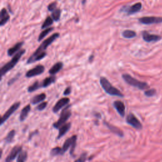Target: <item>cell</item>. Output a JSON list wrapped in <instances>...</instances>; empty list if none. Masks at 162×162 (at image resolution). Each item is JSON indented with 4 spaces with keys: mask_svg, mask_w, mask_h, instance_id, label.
I'll list each match as a JSON object with an SVG mask.
<instances>
[{
    "mask_svg": "<svg viewBox=\"0 0 162 162\" xmlns=\"http://www.w3.org/2000/svg\"><path fill=\"white\" fill-rule=\"evenodd\" d=\"M41 87H42L41 83L39 82L38 81H36L33 84H32L31 86H30L27 88V91L29 92H32L34 91L39 89V88Z\"/></svg>",
    "mask_w": 162,
    "mask_h": 162,
    "instance_id": "25",
    "label": "cell"
},
{
    "mask_svg": "<svg viewBox=\"0 0 162 162\" xmlns=\"http://www.w3.org/2000/svg\"><path fill=\"white\" fill-rule=\"evenodd\" d=\"M72 91V88L71 87H67L66 89H65L64 92H63V95L64 96H68V95H69L70 93H71V91Z\"/></svg>",
    "mask_w": 162,
    "mask_h": 162,
    "instance_id": "37",
    "label": "cell"
},
{
    "mask_svg": "<svg viewBox=\"0 0 162 162\" xmlns=\"http://www.w3.org/2000/svg\"><path fill=\"white\" fill-rule=\"evenodd\" d=\"M63 66V63L61 62L56 63L55 64L50 68V70H49V73L52 76L56 74L58 72H59L62 69Z\"/></svg>",
    "mask_w": 162,
    "mask_h": 162,
    "instance_id": "18",
    "label": "cell"
},
{
    "mask_svg": "<svg viewBox=\"0 0 162 162\" xmlns=\"http://www.w3.org/2000/svg\"><path fill=\"white\" fill-rule=\"evenodd\" d=\"M59 36H60V34L56 32V33L53 34V35H51L50 37L46 39V40L44 41L41 44V45L39 46V48L35 51V52L32 54V56H35L43 52H45V51L48 48V47L50 45H51V44L55 41L57 38L59 37Z\"/></svg>",
    "mask_w": 162,
    "mask_h": 162,
    "instance_id": "4",
    "label": "cell"
},
{
    "mask_svg": "<svg viewBox=\"0 0 162 162\" xmlns=\"http://www.w3.org/2000/svg\"><path fill=\"white\" fill-rule=\"evenodd\" d=\"M15 135V130H12L8 132V134H7V137L4 139V141H5L6 143L9 144L12 143V141H13Z\"/></svg>",
    "mask_w": 162,
    "mask_h": 162,
    "instance_id": "27",
    "label": "cell"
},
{
    "mask_svg": "<svg viewBox=\"0 0 162 162\" xmlns=\"http://www.w3.org/2000/svg\"><path fill=\"white\" fill-rule=\"evenodd\" d=\"M93 115H94V116L96 118V119H101V115L100 114V113L95 112L94 114H93Z\"/></svg>",
    "mask_w": 162,
    "mask_h": 162,
    "instance_id": "38",
    "label": "cell"
},
{
    "mask_svg": "<svg viewBox=\"0 0 162 162\" xmlns=\"http://www.w3.org/2000/svg\"><path fill=\"white\" fill-rule=\"evenodd\" d=\"M20 106H21V103L17 102L10 106V108L6 111L5 114L1 117V123H0L1 125H2L4 122H5L9 119L10 117L15 111L17 110H18Z\"/></svg>",
    "mask_w": 162,
    "mask_h": 162,
    "instance_id": "7",
    "label": "cell"
},
{
    "mask_svg": "<svg viewBox=\"0 0 162 162\" xmlns=\"http://www.w3.org/2000/svg\"><path fill=\"white\" fill-rule=\"evenodd\" d=\"M45 68L42 65H38L32 69L28 70L26 73V77L27 78H31L39 75H41L45 72Z\"/></svg>",
    "mask_w": 162,
    "mask_h": 162,
    "instance_id": "8",
    "label": "cell"
},
{
    "mask_svg": "<svg viewBox=\"0 0 162 162\" xmlns=\"http://www.w3.org/2000/svg\"><path fill=\"white\" fill-rule=\"evenodd\" d=\"M22 151V147L20 146H16L13 147V148L10 151V153L8 155L5 159L6 162H10L15 159L19 153Z\"/></svg>",
    "mask_w": 162,
    "mask_h": 162,
    "instance_id": "10",
    "label": "cell"
},
{
    "mask_svg": "<svg viewBox=\"0 0 162 162\" xmlns=\"http://www.w3.org/2000/svg\"><path fill=\"white\" fill-rule=\"evenodd\" d=\"M53 23V19L52 17H48L46 18V19L45 20V21L44 22V23H43V25L41 26V29H47L48 27H50V26H51Z\"/></svg>",
    "mask_w": 162,
    "mask_h": 162,
    "instance_id": "29",
    "label": "cell"
},
{
    "mask_svg": "<svg viewBox=\"0 0 162 162\" xmlns=\"http://www.w3.org/2000/svg\"><path fill=\"white\" fill-rule=\"evenodd\" d=\"M48 105V102H43L41 104H39L37 107L36 110L38 111H43L45 110Z\"/></svg>",
    "mask_w": 162,
    "mask_h": 162,
    "instance_id": "33",
    "label": "cell"
},
{
    "mask_svg": "<svg viewBox=\"0 0 162 162\" xmlns=\"http://www.w3.org/2000/svg\"><path fill=\"white\" fill-rule=\"evenodd\" d=\"M21 73H18L13 78H11L10 80H9V81L8 82V86H11L12 84H13L18 79V78L20 77V76H21Z\"/></svg>",
    "mask_w": 162,
    "mask_h": 162,
    "instance_id": "34",
    "label": "cell"
},
{
    "mask_svg": "<svg viewBox=\"0 0 162 162\" xmlns=\"http://www.w3.org/2000/svg\"><path fill=\"white\" fill-rule=\"evenodd\" d=\"M27 157H28L27 152L26 151H22L18 155V157H17L16 161L17 162L26 161L27 160Z\"/></svg>",
    "mask_w": 162,
    "mask_h": 162,
    "instance_id": "26",
    "label": "cell"
},
{
    "mask_svg": "<svg viewBox=\"0 0 162 162\" xmlns=\"http://www.w3.org/2000/svg\"><path fill=\"white\" fill-rule=\"evenodd\" d=\"M87 153H82L81 155V157L78 159L76 160V161H81V162H83L87 160Z\"/></svg>",
    "mask_w": 162,
    "mask_h": 162,
    "instance_id": "35",
    "label": "cell"
},
{
    "mask_svg": "<svg viewBox=\"0 0 162 162\" xmlns=\"http://www.w3.org/2000/svg\"><path fill=\"white\" fill-rule=\"evenodd\" d=\"M126 122L129 125H131L132 127H134L136 129L141 130L143 128V125H142L140 121L137 119V118L133 114L130 113L126 118Z\"/></svg>",
    "mask_w": 162,
    "mask_h": 162,
    "instance_id": "6",
    "label": "cell"
},
{
    "mask_svg": "<svg viewBox=\"0 0 162 162\" xmlns=\"http://www.w3.org/2000/svg\"><path fill=\"white\" fill-rule=\"evenodd\" d=\"M31 105H28L26 106H25L23 108L22 110L21 115H20V117H19V120L21 122H23L25 120L29 114V112L31 111Z\"/></svg>",
    "mask_w": 162,
    "mask_h": 162,
    "instance_id": "19",
    "label": "cell"
},
{
    "mask_svg": "<svg viewBox=\"0 0 162 162\" xmlns=\"http://www.w3.org/2000/svg\"><path fill=\"white\" fill-rule=\"evenodd\" d=\"M23 44H24V42L23 41L19 42V43H17L16 45H15L13 47L9 48L7 51L8 55L9 56H12L13 55H15V54L18 52L20 50H21L22 46L23 45Z\"/></svg>",
    "mask_w": 162,
    "mask_h": 162,
    "instance_id": "16",
    "label": "cell"
},
{
    "mask_svg": "<svg viewBox=\"0 0 162 162\" xmlns=\"http://www.w3.org/2000/svg\"><path fill=\"white\" fill-rule=\"evenodd\" d=\"M122 35L124 38L132 39L136 36V32L131 30H125L122 33Z\"/></svg>",
    "mask_w": 162,
    "mask_h": 162,
    "instance_id": "24",
    "label": "cell"
},
{
    "mask_svg": "<svg viewBox=\"0 0 162 162\" xmlns=\"http://www.w3.org/2000/svg\"><path fill=\"white\" fill-rule=\"evenodd\" d=\"M103 124L106 126V127L111 132H113V133H114L115 134L119 136L120 137H124V134L123 131H122L120 128H119V127H116V126H115L114 125H112V124L108 123V122H106V121H104Z\"/></svg>",
    "mask_w": 162,
    "mask_h": 162,
    "instance_id": "15",
    "label": "cell"
},
{
    "mask_svg": "<svg viewBox=\"0 0 162 162\" xmlns=\"http://www.w3.org/2000/svg\"><path fill=\"white\" fill-rule=\"evenodd\" d=\"M140 23L145 25H151L154 23H162V17H144L139 19Z\"/></svg>",
    "mask_w": 162,
    "mask_h": 162,
    "instance_id": "9",
    "label": "cell"
},
{
    "mask_svg": "<svg viewBox=\"0 0 162 162\" xmlns=\"http://www.w3.org/2000/svg\"><path fill=\"white\" fill-rule=\"evenodd\" d=\"M71 127V123H66L63 124L62 126H61L59 129V133L58 136L57 137V139H60L61 137H62L63 136H65L67 132L70 130Z\"/></svg>",
    "mask_w": 162,
    "mask_h": 162,
    "instance_id": "17",
    "label": "cell"
},
{
    "mask_svg": "<svg viewBox=\"0 0 162 162\" xmlns=\"http://www.w3.org/2000/svg\"><path fill=\"white\" fill-rule=\"evenodd\" d=\"M113 106L115 108L117 111L122 117H124L125 115V106L121 101H115L113 103Z\"/></svg>",
    "mask_w": 162,
    "mask_h": 162,
    "instance_id": "12",
    "label": "cell"
},
{
    "mask_svg": "<svg viewBox=\"0 0 162 162\" xmlns=\"http://www.w3.org/2000/svg\"><path fill=\"white\" fill-rule=\"evenodd\" d=\"M50 155L52 156H55L57 155H62V148L60 147H55V148H53L50 151Z\"/></svg>",
    "mask_w": 162,
    "mask_h": 162,
    "instance_id": "31",
    "label": "cell"
},
{
    "mask_svg": "<svg viewBox=\"0 0 162 162\" xmlns=\"http://www.w3.org/2000/svg\"><path fill=\"white\" fill-rule=\"evenodd\" d=\"M70 102V99L68 97H63L59 100L55 105L53 108V111L54 113H57L60 111L62 108H63L65 106L67 105L68 103Z\"/></svg>",
    "mask_w": 162,
    "mask_h": 162,
    "instance_id": "11",
    "label": "cell"
},
{
    "mask_svg": "<svg viewBox=\"0 0 162 162\" xmlns=\"http://www.w3.org/2000/svg\"><path fill=\"white\" fill-rule=\"evenodd\" d=\"M53 29H54L53 27L45 29V31H43L40 34H39V37H38V41H41L42 39H43L48 35V34H50L51 31H53Z\"/></svg>",
    "mask_w": 162,
    "mask_h": 162,
    "instance_id": "28",
    "label": "cell"
},
{
    "mask_svg": "<svg viewBox=\"0 0 162 162\" xmlns=\"http://www.w3.org/2000/svg\"><path fill=\"white\" fill-rule=\"evenodd\" d=\"M93 59H94V55H91L89 58V62H92L93 61Z\"/></svg>",
    "mask_w": 162,
    "mask_h": 162,
    "instance_id": "40",
    "label": "cell"
},
{
    "mask_svg": "<svg viewBox=\"0 0 162 162\" xmlns=\"http://www.w3.org/2000/svg\"><path fill=\"white\" fill-rule=\"evenodd\" d=\"M100 82L102 88L108 95L120 97H124V95L122 94L120 91L114 86H113V85L106 78L104 77H101L100 78Z\"/></svg>",
    "mask_w": 162,
    "mask_h": 162,
    "instance_id": "1",
    "label": "cell"
},
{
    "mask_svg": "<svg viewBox=\"0 0 162 162\" xmlns=\"http://www.w3.org/2000/svg\"><path fill=\"white\" fill-rule=\"evenodd\" d=\"M70 106V105H68L66 106L64 109H63L60 114V119H59L55 123H54L53 124L54 128L59 129L61 126H62L63 124H65V122L70 119V117L72 115L71 111L68 110Z\"/></svg>",
    "mask_w": 162,
    "mask_h": 162,
    "instance_id": "5",
    "label": "cell"
},
{
    "mask_svg": "<svg viewBox=\"0 0 162 162\" xmlns=\"http://www.w3.org/2000/svg\"><path fill=\"white\" fill-rule=\"evenodd\" d=\"M142 8V4L141 3H137L134 5L130 7L126 10V12L128 15H132L139 12Z\"/></svg>",
    "mask_w": 162,
    "mask_h": 162,
    "instance_id": "20",
    "label": "cell"
},
{
    "mask_svg": "<svg viewBox=\"0 0 162 162\" xmlns=\"http://www.w3.org/2000/svg\"><path fill=\"white\" fill-rule=\"evenodd\" d=\"M46 95L45 93H41V94L36 95L34 96L32 99L31 100V103L32 105H36L40 103L41 101H43L46 99Z\"/></svg>",
    "mask_w": 162,
    "mask_h": 162,
    "instance_id": "22",
    "label": "cell"
},
{
    "mask_svg": "<svg viewBox=\"0 0 162 162\" xmlns=\"http://www.w3.org/2000/svg\"><path fill=\"white\" fill-rule=\"evenodd\" d=\"M10 16L5 8H3L1 11V21H0V26H3L4 24L9 21Z\"/></svg>",
    "mask_w": 162,
    "mask_h": 162,
    "instance_id": "21",
    "label": "cell"
},
{
    "mask_svg": "<svg viewBox=\"0 0 162 162\" xmlns=\"http://www.w3.org/2000/svg\"><path fill=\"white\" fill-rule=\"evenodd\" d=\"M37 133H38V131H37V130H36V131H34V132H33V133H32L31 134H30V136H29V140H30V139H31V138H32V136H33L34 134H37Z\"/></svg>",
    "mask_w": 162,
    "mask_h": 162,
    "instance_id": "39",
    "label": "cell"
},
{
    "mask_svg": "<svg viewBox=\"0 0 162 162\" xmlns=\"http://www.w3.org/2000/svg\"><path fill=\"white\" fill-rule=\"evenodd\" d=\"M25 53H26L25 50H21L13 56V57L12 58V60L8 62L7 63H6L5 65L1 67V70H0V71H1V77L5 75L6 73L8 72L10 70H12V68H14V67L17 64V63L18 62L19 60L21 59L22 56Z\"/></svg>",
    "mask_w": 162,
    "mask_h": 162,
    "instance_id": "2",
    "label": "cell"
},
{
    "mask_svg": "<svg viewBox=\"0 0 162 162\" xmlns=\"http://www.w3.org/2000/svg\"><path fill=\"white\" fill-rule=\"evenodd\" d=\"M143 39L144 41L147 43L157 42L160 40V39H161V37L159 35L151 34L147 31H144L143 32Z\"/></svg>",
    "mask_w": 162,
    "mask_h": 162,
    "instance_id": "13",
    "label": "cell"
},
{
    "mask_svg": "<svg viewBox=\"0 0 162 162\" xmlns=\"http://www.w3.org/2000/svg\"><path fill=\"white\" fill-rule=\"evenodd\" d=\"M77 136L74 135V136H73L72 137H70V138L67 139L65 141V143H64V144H63V147L62 148V155H63L68 149L71 148V146L73 144V143H74V142L77 141Z\"/></svg>",
    "mask_w": 162,
    "mask_h": 162,
    "instance_id": "14",
    "label": "cell"
},
{
    "mask_svg": "<svg viewBox=\"0 0 162 162\" xmlns=\"http://www.w3.org/2000/svg\"><path fill=\"white\" fill-rule=\"evenodd\" d=\"M56 3H53L51 4H50V5L48 6V9L49 11L51 12H53L55 10H56Z\"/></svg>",
    "mask_w": 162,
    "mask_h": 162,
    "instance_id": "36",
    "label": "cell"
},
{
    "mask_svg": "<svg viewBox=\"0 0 162 162\" xmlns=\"http://www.w3.org/2000/svg\"><path fill=\"white\" fill-rule=\"evenodd\" d=\"M56 78L55 76H52L50 77H46V78L43 80V81L41 83V86L42 87H47L49 86H50L51 84H53V83H55L56 81Z\"/></svg>",
    "mask_w": 162,
    "mask_h": 162,
    "instance_id": "23",
    "label": "cell"
},
{
    "mask_svg": "<svg viewBox=\"0 0 162 162\" xmlns=\"http://www.w3.org/2000/svg\"><path fill=\"white\" fill-rule=\"evenodd\" d=\"M122 77L125 82L129 85L138 88L140 90H144L149 88V85L146 82L139 81L136 78L132 77L130 75L127 74V73H124L122 76Z\"/></svg>",
    "mask_w": 162,
    "mask_h": 162,
    "instance_id": "3",
    "label": "cell"
},
{
    "mask_svg": "<svg viewBox=\"0 0 162 162\" xmlns=\"http://www.w3.org/2000/svg\"><path fill=\"white\" fill-rule=\"evenodd\" d=\"M60 15H61V11L60 9H56L54 10L52 13L51 17L55 21H58L60 18Z\"/></svg>",
    "mask_w": 162,
    "mask_h": 162,
    "instance_id": "30",
    "label": "cell"
},
{
    "mask_svg": "<svg viewBox=\"0 0 162 162\" xmlns=\"http://www.w3.org/2000/svg\"><path fill=\"white\" fill-rule=\"evenodd\" d=\"M156 91L155 89H151L144 92V95L147 97H153L156 95Z\"/></svg>",
    "mask_w": 162,
    "mask_h": 162,
    "instance_id": "32",
    "label": "cell"
}]
</instances>
